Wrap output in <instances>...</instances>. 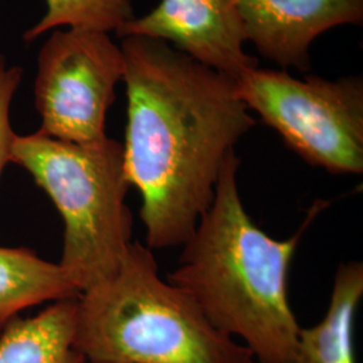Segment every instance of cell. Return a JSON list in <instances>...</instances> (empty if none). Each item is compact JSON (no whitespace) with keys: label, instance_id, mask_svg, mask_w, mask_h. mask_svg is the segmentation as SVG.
<instances>
[{"label":"cell","instance_id":"1","mask_svg":"<svg viewBox=\"0 0 363 363\" xmlns=\"http://www.w3.org/2000/svg\"><path fill=\"white\" fill-rule=\"evenodd\" d=\"M124 163L142 196L151 250L183 247L208 211L220 167L256 125L237 81L167 42L125 37Z\"/></svg>","mask_w":363,"mask_h":363},{"label":"cell","instance_id":"2","mask_svg":"<svg viewBox=\"0 0 363 363\" xmlns=\"http://www.w3.org/2000/svg\"><path fill=\"white\" fill-rule=\"evenodd\" d=\"M240 159L225 157L214 199L169 274L228 337H240L259 363H292L300 325L288 300V271L300 238L328 202H316L296 233L276 240L242 203Z\"/></svg>","mask_w":363,"mask_h":363},{"label":"cell","instance_id":"3","mask_svg":"<svg viewBox=\"0 0 363 363\" xmlns=\"http://www.w3.org/2000/svg\"><path fill=\"white\" fill-rule=\"evenodd\" d=\"M74 345L86 362L255 363L247 346L160 277L152 250L140 242L130 244L113 277L78 296Z\"/></svg>","mask_w":363,"mask_h":363},{"label":"cell","instance_id":"4","mask_svg":"<svg viewBox=\"0 0 363 363\" xmlns=\"http://www.w3.org/2000/svg\"><path fill=\"white\" fill-rule=\"evenodd\" d=\"M11 162L26 169L60 211L64 247L58 264L79 294L113 277L133 226L123 144L108 136L73 143L38 130L16 135Z\"/></svg>","mask_w":363,"mask_h":363},{"label":"cell","instance_id":"5","mask_svg":"<svg viewBox=\"0 0 363 363\" xmlns=\"http://www.w3.org/2000/svg\"><path fill=\"white\" fill-rule=\"evenodd\" d=\"M235 81L247 109L304 162L334 175L362 174V76L298 79L257 66Z\"/></svg>","mask_w":363,"mask_h":363},{"label":"cell","instance_id":"6","mask_svg":"<svg viewBox=\"0 0 363 363\" xmlns=\"http://www.w3.org/2000/svg\"><path fill=\"white\" fill-rule=\"evenodd\" d=\"M124 76V54L109 34L54 30L38 54L34 97L39 132L73 143L104 139L106 112Z\"/></svg>","mask_w":363,"mask_h":363},{"label":"cell","instance_id":"7","mask_svg":"<svg viewBox=\"0 0 363 363\" xmlns=\"http://www.w3.org/2000/svg\"><path fill=\"white\" fill-rule=\"evenodd\" d=\"M118 38L160 39L195 61L237 78L259 61L244 50L247 35L235 0H162L143 18L116 33Z\"/></svg>","mask_w":363,"mask_h":363},{"label":"cell","instance_id":"8","mask_svg":"<svg viewBox=\"0 0 363 363\" xmlns=\"http://www.w3.org/2000/svg\"><path fill=\"white\" fill-rule=\"evenodd\" d=\"M247 40L277 65L310 72V46L333 27L362 25L363 0H235Z\"/></svg>","mask_w":363,"mask_h":363},{"label":"cell","instance_id":"9","mask_svg":"<svg viewBox=\"0 0 363 363\" xmlns=\"http://www.w3.org/2000/svg\"><path fill=\"white\" fill-rule=\"evenodd\" d=\"M362 296V262L340 264L327 313L318 325L300 328L292 363H355L352 328Z\"/></svg>","mask_w":363,"mask_h":363},{"label":"cell","instance_id":"10","mask_svg":"<svg viewBox=\"0 0 363 363\" xmlns=\"http://www.w3.org/2000/svg\"><path fill=\"white\" fill-rule=\"evenodd\" d=\"M77 298L54 301L0 333V363H86L74 345Z\"/></svg>","mask_w":363,"mask_h":363},{"label":"cell","instance_id":"11","mask_svg":"<svg viewBox=\"0 0 363 363\" xmlns=\"http://www.w3.org/2000/svg\"><path fill=\"white\" fill-rule=\"evenodd\" d=\"M79 295L60 264L25 247H0V333L23 310Z\"/></svg>","mask_w":363,"mask_h":363},{"label":"cell","instance_id":"12","mask_svg":"<svg viewBox=\"0 0 363 363\" xmlns=\"http://www.w3.org/2000/svg\"><path fill=\"white\" fill-rule=\"evenodd\" d=\"M135 19L132 0H46V13L23 35L30 43L60 27L117 33Z\"/></svg>","mask_w":363,"mask_h":363},{"label":"cell","instance_id":"13","mask_svg":"<svg viewBox=\"0 0 363 363\" xmlns=\"http://www.w3.org/2000/svg\"><path fill=\"white\" fill-rule=\"evenodd\" d=\"M23 78L21 66H9L0 52V181L6 166L11 162V151L16 133L11 125V104Z\"/></svg>","mask_w":363,"mask_h":363},{"label":"cell","instance_id":"14","mask_svg":"<svg viewBox=\"0 0 363 363\" xmlns=\"http://www.w3.org/2000/svg\"><path fill=\"white\" fill-rule=\"evenodd\" d=\"M86 363H96V362H86Z\"/></svg>","mask_w":363,"mask_h":363}]
</instances>
